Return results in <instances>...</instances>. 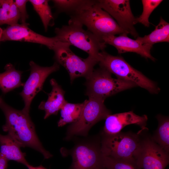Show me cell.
<instances>
[{"mask_svg":"<svg viewBox=\"0 0 169 169\" xmlns=\"http://www.w3.org/2000/svg\"><path fill=\"white\" fill-rule=\"evenodd\" d=\"M0 108L5 116L6 122L2 126L21 147L31 148L42 154L45 159L53 155L43 146L36 133L35 125L29 114L15 109L7 104L0 95Z\"/></svg>","mask_w":169,"mask_h":169,"instance_id":"cell-1","label":"cell"},{"mask_svg":"<svg viewBox=\"0 0 169 169\" xmlns=\"http://www.w3.org/2000/svg\"><path fill=\"white\" fill-rule=\"evenodd\" d=\"M72 139L74 142L72 148L61 150L63 156L70 155L72 157V163L68 169H106L100 133L82 138L75 136Z\"/></svg>","mask_w":169,"mask_h":169,"instance_id":"cell-2","label":"cell"},{"mask_svg":"<svg viewBox=\"0 0 169 169\" xmlns=\"http://www.w3.org/2000/svg\"><path fill=\"white\" fill-rule=\"evenodd\" d=\"M83 25L69 20L68 24L55 29V37L60 42L73 45L87 53L98 63L100 53L106 47L100 38L83 28Z\"/></svg>","mask_w":169,"mask_h":169,"instance_id":"cell-3","label":"cell"},{"mask_svg":"<svg viewBox=\"0 0 169 169\" xmlns=\"http://www.w3.org/2000/svg\"><path fill=\"white\" fill-rule=\"evenodd\" d=\"M103 155L116 159L135 161L140 145L142 130L136 133L131 131L113 135L100 133Z\"/></svg>","mask_w":169,"mask_h":169,"instance_id":"cell-4","label":"cell"},{"mask_svg":"<svg viewBox=\"0 0 169 169\" xmlns=\"http://www.w3.org/2000/svg\"><path fill=\"white\" fill-rule=\"evenodd\" d=\"M100 67L115 75L117 78L128 81L144 88L151 93H157L160 89L155 83L133 68L122 57L111 55L104 50L99 54Z\"/></svg>","mask_w":169,"mask_h":169,"instance_id":"cell-5","label":"cell"},{"mask_svg":"<svg viewBox=\"0 0 169 169\" xmlns=\"http://www.w3.org/2000/svg\"><path fill=\"white\" fill-rule=\"evenodd\" d=\"M70 18L69 20L85 26L88 30L101 39L105 36L128 34L98 5L97 0L95 4L89 8Z\"/></svg>","mask_w":169,"mask_h":169,"instance_id":"cell-6","label":"cell"},{"mask_svg":"<svg viewBox=\"0 0 169 169\" xmlns=\"http://www.w3.org/2000/svg\"><path fill=\"white\" fill-rule=\"evenodd\" d=\"M104 101L93 97H89L88 100H85L78 119L67 127L64 140L69 141L77 136H88L95 125L111 114V111L105 107Z\"/></svg>","mask_w":169,"mask_h":169,"instance_id":"cell-7","label":"cell"},{"mask_svg":"<svg viewBox=\"0 0 169 169\" xmlns=\"http://www.w3.org/2000/svg\"><path fill=\"white\" fill-rule=\"evenodd\" d=\"M85 95L104 100L107 97L137 86L134 83L111 76V74L100 67L94 69L86 78Z\"/></svg>","mask_w":169,"mask_h":169,"instance_id":"cell-8","label":"cell"},{"mask_svg":"<svg viewBox=\"0 0 169 169\" xmlns=\"http://www.w3.org/2000/svg\"><path fill=\"white\" fill-rule=\"evenodd\" d=\"M70 46L62 42L54 51L56 62L66 69L72 83L78 77L86 78L92 73L98 62L89 57L84 59L79 57L71 51Z\"/></svg>","mask_w":169,"mask_h":169,"instance_id":"cell-9","label":"cell"},{"mask_svg":"<svg viewBox=\"0 0 169 169\" xmlns=\"http://www.w3.org/2000/svg\"><path fill=\"white\" fill-rule=\"evenodd\" d=\"M147 129L142 130L140 145L135 161L142 169H165L169 164V153L146 133Z\"/></svg>","mask_w":169,"mask_h":169,"instance_id":"cell-10","label":"cell"},{"mask_svg":"<svg viewBox=\"0 0 169 169\" xmlns=\"http://www.w3.org/2000/svg\"><path fill=\"white\" fill-rule=\"evenodd\" d=\"M30 73L24 83L22 91L19 93L24 103L22 110L29 114L31 102L35 95L43 88L44 83L48 76L59 69V64L56 62L50 67H42L33 61L29 62Z\"/></svg>","mask_w":169,"mask_h":169,"instance_id":"cell-11","label":"cell"},{"mask_svg":"<svg viewBox=\"0 0 169 169\" xmlns=\"http://www.w3.org/2000/svg\"><path fill=\"white\" fill-rule=\"evenodd\" d=\"M97 3L123 29L135 38L138 36L134 27L136 18L132 13L129 0H99Z\"/></svg>","mask_w":169,"mask_h":169,"instance_id":"cell-12","label":"cell"},{"mask_svg":"<svg viewBox=\"0 0 169 169\" xmlns=\"http://www.w3.org/2000/svg\"><path fill=\"white\" fill-rule=\"evenodd\" d=\"M7 41H24L40 44L53 51L62 43L55 36L48 37L36 33L28 27L27 23H18L9 26L3 30L1 42Z\"/></svg>","mask_w":169,"mask_h":169,"instance_id":"cell-13","label":"cell"},{"mask_svg":"<svg viewBox=\"0 0 169 169\" xmlns=\"http://www.w3.org/2000/svg\"><path fill=\"white\" fill-rule=\"evenodd\" d=\"M103 130V133L109 135L118 133L125 126L131 124L139 126L141 129L147 128L148 118L146 115L139 116L132 111L121 113L111 114L105 118Z\"/></svg>","mask_w":169,"mask_h":169,"instance_id":"cell-14","label":"cell"},{"mask_svg":"<svg viewBox=\"0 0 169 169\" xmlns=\"http://www.w3.org/2000/svg\"><path fill=\"white\" fill-rule=\"evenodd\" d=\"M127 34L124 33L118 36L110 35L104 37L102 39L106 44L114 47L119 54L129 52L135 53L146 59L155 60V58L151 54L152 46L142 44L136 39L128 37Z\"/></svg>","mask_w":169,"mask_h":169,"instance_id":"cell-15","label":"cell"},{"mask_svg":"<svg viewBox=\"0 0 169 169\" xmlns=\"http://www.w3.org/2000/svg\"><path fill=\"white\" fill-rule=\"evenodd\" d=\"M52 87L51 92L48 94L46 101L41 102L38 108L45 112L44 119L52 115H57L63 105L67 101L64 98L65 91L54 79L50 80Z\"/></svg>","mask_w":169,"mask_h":169,"instance_id":"cell-16","label":"cell"},{"mask_svg":"<svg viewBox=\"0 0 169 169\" xmlns=\"http://www.w3.org/2000/svg\"><path fill=\"white\" fill-rule=\"evenodd\" d=\"M0 154L8 161L13 160L20 163L28 168L31 166L25 159V153L22 152L21 146L8 134L0 133Z\"/></svg>","mask_w":169,"mask_h":169,"instance_id":"cell-17","label":"cell"},{"mask_svg":"<svg viewBox=\"0 0 169 169\" xmlns=\"http://www.w3.org/2000/svg\"><path fill=\"white\" fill-rule=\"evenodd\" d=\"M5 71L0 73V89L5 94L17 88L23 86L22 82L23 72L16 70L11 64H7Z\"/></svg>","mask_w":169,"mask_h":169,"instance_id":"cell-18","label":"cell"},{"mask_svg":"<svg viewBox=\"0 0 169 169\" xmlns=\"http://www.w3.org/2000/svg\"><path fill=\"white\" fill-rule=\"evenodd\" d=\"M58 13H64L70 17L78 15L95 4L97 0H54Z\"/></svg>","mask_w":169,"mask_h":169,"instance_id":"cell-19","label":"cell"},{"mask_svg":"<svg viewBox=\"0 0 169 169\" xmlns=\"http://www.w3.org/2000/svg\"><path fill=\"white\" fill-rule=\"evenodd\" d=\"M141 44L151 46L154 44L169 42V24L161 17L154 30L143 37L138 36L136 39Z\"/></svg>","mask_w":169,"mask_h":169,"instance_id":"cell-20","label":"cell"},{"mask_svg":"<svg viewBox=\"0 0 169 169\" xmlns=\"http://www.w3.org/2000/svg\"><path fill=\"white\" fill-rule=\"evenodd\" d=\"M156 118L158 126L151 138L167 153L169 152V120L168 116L158 115Z\"/></svg>","mask_w":169,"mask_h":169,"instance_id":"cell-21","label":"cell"},{"mask_svg":"<svg viewBox=\"0 0 169 169\" xmlns=\"http://www.w3.org/2000/svg\"><path fill=\"white\" fill-rule=\"evenodd\" d=\"M20 14L15 3L12 0H1L0 5V25L12 26L18 24Z\"/></svg>","mask_w":169,"mask_h":169,"instance_id":"cell-22","label":"cell"},{"mask_svg":"<svg viewBox=\"0 0 169 169\" xmlns=\"http://www.w3.org/2000/svg\"><path fill=\"white\" fill-rule=\"evenodd\" d=\"M83 105V102L73 104L67 101L60 110L61 117L58 122V126L62 127L76 121L80 115Z\"/></svg>","mask_w":169,"mask_h":169,"instance_id":"cell-23","label":"cell"},{"mask_svg":"<svg viewBox=\"0 0 169 169\" xmlns=\"http://www.w3.org/2000/svg\"><path fill=\"white\" fill-rule=\"evenodd\" d=\"M34 9L39 16L45 31L54 19L51 8L49 5V1L47 0H29Z\"/></svg>","mask_w":169,"mask_h":169,"instance_id":"cell-24","label":"cell"},{"mask_svg":"<svg viewBox=\"0 0 169 169\" xmlns=\"http://www.w3.org/2000/svg\"><path fill=\"white\" fill-rule=\"evenodd\" d=\"M104 161L106 169H142L135 160L116 159L104 156Z\"/></svg>","mask_w":169,"mask_h":169,"instance_id":"cell-25","label":"cell"},{"mask_svg":"<svg viewBox=\"0 0 169 169\" xmlns=\"http://www.w3.org/2000/svg\"><path fill=\"white\" fill-rule=\"evenodd\" d=\"M162 1V0H142L143 11L141 15L136 18L135 23H140L145 26L149 27L150 24L149 17L154 10Z\"/></svg>","mask_w":169,"mask_h":169,"instance_id":"cell-26","label":"cell"},{"mask_svg":"<svg viewBox=\"0 0 169 169\" xmlns=\"http://www.w3.org/2000/svg\"><path fill=\"white\" fill-rule=\"evenodd\" d=\"M28 0H16L15 3L19 11L20 20L22 24L26 23V21L28 18V15L26 11V3Z\"/></svg>","mask_w":169,"mask_h":169,"instance_id":"cell-27","label":"cell"},{"mask_svg":"<svg viewBox=\"0 0 169 169\" xmlns=\"http://www.w3.org/2000/svg\"><path fill=\"white\" fill-rule=\"evenodd\" d=\"M8 161L0 154V169H7Z\"/></svg>","mask_w":169,"mask_h":169,"instance_id":"cell-28","label":"cell"},{"mask_svg":"<svg viewBox=\"0 0 169 169\" xmlns=\"http://www.w3.org/2000/svg\"><path fill=\"white\" fill-rule=\"evenodd\" d=\"M28 169H48L41 165L37 167H33L32 166L28 168Z\"/></svg>","mask_w":169,"mask_h":169,"instance_id":"cell-29","label":"cell"},{"mask_svg":"<svg viewBox=\"0 0 169 169\" xmlns=\"http://www.w3.org/2000/svg\"><path fill=\"white\" fill-rule=\"evenodd\" d=\"M3 32V30L0 27V42Z\"/></svg>","mask_w":169,"mask_h":169,"instance_id":"cell-30","label":"cell"},{"mask_svg":"<svg viewBox=\"0 0 169 169\" xmlns=\"http://www.w3.org/2000/svg\"><path fill=\"white\" fill-rule=\"evenodd\" d=\"M1 0H0V5L1 3Z\"/></svg>","mask_w":169,"mask_h":169,"instance_id":"cell-31","label":"cell"}]
</instances>
